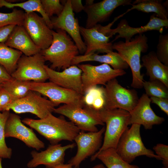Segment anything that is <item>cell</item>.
<instances>
[{
    "label": "cell",
    "mask_w": 168,
    "mask_h": 168,
    "mask_svg": "<svg viewBox=\"0 0 168 168\" xmlns=\"http://www.w3.org/2000/svg\"><path fill=\"white\" fill-rule=\"evenodd\" d=\"M22 122L36 131L51 145L58 144L63 140L72 142L81 131L71 121L56 117L52 113L42 119L26 118Z\"/></svg>",
    "instance_id": "obj_1"
},
{
    "label": "cell",
    "mask_w": 168,
    "mask_h": 168,
    "mask_svg": "<svg viewBox=\"0 0 168 168\" xmlns=\"http://www.w3.org/2000/svg\"><path fill=\"white\" fill-rule=\"evenodd\" d=\"M53 39L48 48L41 50L40 53L45 61L51 64L50 68L54 70L64 69L71 66L73 58L79 53L77 47L71 37L65 31L52 30Z\"/></svg>",
    "instance_id": "obj_2"
},
{
    "label": "cell",
    "mask_w": 168,
    "mask_h": 168,
    "mask_svg": "<svg viewBox=\"0 0 168 168\" xmlns=\"http://www.w3.org/2000/svg\"><path fill=\"white\" fill-rule=\"evenodd\" d=\"M147 42L145 35L140 34L129 41H120L113 44V49L118 51L130 68L132 75L131 86L135 89L143 87L144 80L140 72L142 67L140 63V56L141 53L146 52L148 50Z\"/></svg>",
    "instance_id": "obj_3"
},
{
    "label": "cell",
    "mask_w": 168,
    "mask_h": 168,
    "mask_svg": "<svg viewBox=\"0 0 168 168\" xmlns=\"http://www.w3.org/2000/svg\"><path fill=\"white\" fill-rule=\"evenodd\" d=\"M98 111L106 128L101 146L95 154L110 148L115 149L121 136L130 125V114L126 110L103 108Z\"/></svg>",
    "instance_id": "obj_4"
},
{
    "label": "cell",
    "mask_w": 168,
    "mask_h": 168,
    "mask_svg": "<svg viewBox=\"0 0 168 168\" xmlns=\"http://www.w3.org/2000/svg\"><path fill=\"white\" fill-rule=\"evenodd\" d=\"M141 125L133 124L124 132L117 144L115 150L124 161L130 164L138 156H146L150 158L161 159L144 146L140 133Z\"/></svg>",
    "instance_id": "obj_5"
},
{
    "label": "cell",
    "mask_w": 168,
    "mask_h": 168,
    "mask_svg": "<svg viewBox=\"0 0 168 168\" xmlns=\"http://www.w3.org/2000/svg\"><path fill=\"white\" fill-rule=\"evenodd\" d=\"M113 21L107 25L103 26L97 24L95 27L100 32L110 38L116 33H118L113 40V42L119 38L125 39V41L130 40L132 37L137 34L151 30H157L162 33L164 27H168V19L163 20L155 16V14L151 16L148 22L145 25L138 27H133L130 26L125 19L121 20L117 27L114 29L111 28L114 23Z\"/></svg>",
    "instance_id": "obj_6"
},
{
    "label": "cell",
    "mask_w": 168,
    "mask_h": 168,
    "mask_svg": "<svg viewBox=\"0 0 168 168\" xmlns=\"http://www.w3.org/2000/svg\"><path fill=\"white\" fill-rule=\"evenodd\" d=\"M105 86L104 108L120 109L130 112L137 104L139 98L136 91L123 87L116 78L110 81Z\"/></svg>",
    "instance_id": "obj_7"
},
{
    "label": "cell",
    "mask_w": 168,
    "mask_h": 168,
    "mask_svg": "<svg viewBox=\"0 0 168 168\" xmlns=\"http://www.w3.org/2000/svg\"><path fill=\"white\" fill-rule=\"evenodd\" d=\"M53 112L67 117L81 131L97 132L98 131L97 125H104L98 110L86 105L82 108L64 104L55 108Z\"/></svg>",
    "instance_id": "obj_8"
},
{
    "label": "cell",
    "mask_w": 168,
    "mask_h": 168,
    "mask_svg": "<svg viewBox=\"0 0 168 168\" xmlns=\"http://www.w3.org/2000/svg\"><path fill=\"white\" fill-rule=\"evenodd\" d=\"M30 90L47 97L57 106L61 103L82 108L85 105L83 95L51 82H37L31 81Z\"/></svg>",
    "instance_id": "obj_9"
},
{
    "label": "cell",
    "mask_w": 168,
    "mask_h": 168,
    "mask_svg": "<svg viewBox=\"0 0 168 168\" xmlns=\"http://www.w3.org/2000/svg\"><path fill=\"white\" fill-rule=\"evenodd\" d=\"M57 106L50 100L42 97L35 91H30L23 97L13 101L4 110H12L18 114L30 113L42 119L53 112Z\"/></svg>",
    "instance_id": "obj_10"
},
{
    "label": "cell",
    "mask_w": 168,
    "mask_h": 168,
    "mask_svg": "<svg viewBox=\"0 0 168 168\" xmlns=\"http://www.w3.org/2000/svg\"><path fill=\"white\" fill-rule=\"evenodd\" d=\"M45 60L40 53L31 56L22 55L16 69L11 75L15 79L35 82H44L49 79L44 68Z\"/></svg>",
    "instance_id": "obj_11"
},
{
    "label": "cell",
    "mask_w": 168,
    "mask_h": 168,
    "mask_svg": "<svg viewBox=\"0 0 168 168\" xmlns=\"http://www.w3.org/2000/svg\"><path fill=\"white\" fill-rule=\"evenodd\" d=\"M84 94L90 88L98 85L105 86L110 81L126 73L123 70H116L105 63L94 66L89 64H79Z\"/></svg>",
    "instance_id": "obj_12"
},
{
    "label": "cell",
    "mask_w": 168,
    "mask_h": 168,
    "mask_svg": "<svg viewBox=\"0 0 168 168\" xmlns=\"http://www.w3.org/2000/svg\"><path fill=\"white\" fill-rule=\"evenodd\" d=\"M104 127L95 132L86 133L81 131L74 139L77 149L75 156L68 162L73 168H79L82 162L86 158L95 154L102 145Z\"/></svg>",
    "instance_id": "obj_13"
},
{
    "label": "cell",
    "mask_w": 168,
    "mask_h": 168,
    "mask_svg": "<svg viewBox=\"0 0 168 168\" xmlns=\"http://www.w3.org/2000/svg\"><path fill=\"white\" fill-rule=\"evenodd\" d=\"M64 6L63 10L59 16L50 19L53 28L65 31L75 43L79 53L84 54L86 47L82 39L78 21L75 17L71 0H66Z\"/></svg>",
    "instance_id": "obj_14"
},
{
    "label": "cell",
    "mask_w": 168,
    "mask_h": 168,
    "mask_svg": "<svg viewBox=\"0 0 168 168\" xmlns=\"http://www.w3.org/2000/svg\"><path fill=\"white\" fill-rule=\"evenodd\" d=\"M23 26L41 50L46 49L51 45L53 39L52 30L42 16L34 12H25Z\"/></svg>",
    "instance_id": "obj_15"
},
{
    "label": "cell",
    "mask_w": 168,
    "mask_h": 168,
    "mask_svg": "<svg viewBox=\"0 0 168 168\" xmlns=\"http://www.w3.org/2000/svg\"><path fill=\"white\" fill-rule=\"evenodd\" d=\"M5 138L19 139L28 147L37 150L45 147L44 143L38 138L33 130L26 126L16 114L10 113L5 125Z\"/></svg>",
    "instance_id": "obj_16"
},
{
    "label": "cell",
    "mask_w": 168,
    "mask_h": 168,
    "mask_svg": "<svg viewBox=\"0 0 168 168\" xmlns=\"http://www.w3.org/2000/svg\"><path fill=\"white\" fill-rule=\"evenodd\" d=\"M131 0H104L84 6L83 11L87 15L85 28L94 27L98 23L106 21L114 10L121 6L131 5Z\"/></svg>",
    "instance_id": "obj_17"
},
{
    "label": "cell",
    "mask_w": 168,
    "mask_h": 168,
    "mask_svg": "<svg viewBox=\"0 0 168 168\" xmlns=\"http://www.w3.org/2000/svg\"><path fill=\"white\" fill-rule=\"evenodd\" d=\"M44 68L50 82L84 95L81 78L82 72L77 66L71 65L62 72L56 71L46 65Z\"/></svg>",
    "instance_id": "obj_18"
},
{
    "label": "cell",
    "mask_w": 168,
    "mask_h": 168,
    "mask_svg": "<svg viewBox=\"0 0 168 168\" xmlns=\"http://www.w3.org/2000/svg\"><path fill=\"white\" fill-rule=\"evenodd\" d=\"M76 146L74 143L62 146L57 144L49 145L46 150L38 152L35 151L31 152L32 159L27 164L29 168H35L43 165L46 168H52L64 163L66 151Z\"/></svg>",
    "instance_id": "obj_19"
},
{
    "label": "cell",
    "mask_w": 168,
    "mask_h": 168,
    "mask_svg": "<svg viewBox=\"0 0 168 168\" xmlns=\"http://www.w3.org/2000/svg\"><path fill=\"white\" fill-rule=\"evenodd\" d=\"M149 97L143 94L133 110L129 112L130 124H137L142 125L146 129H150L154 125L161 124L165 119L156 115L150 105Z\"/></svg>",
    "instance_id": "obj_20"
},
{
    "label": "cell",
    "mask_w": 168,
    "mask_h": 168,
    "mask_svg": "<svg viewBox=\"0 0 168 168\" xmlns=\"http://www.w3.org/2000/svg\"><path fill=\"white\" fill-rule=\"evenodd\" d=\"M79 30L86 47L84 55L113 51V44L109 41L110 37L100 32L95 27L87 29L80 26Z\"/></svg>",
    "instance_id": "obj_21"
},
{
    "label": "cell",
    "mask_w": 168,
    "mask_h": 168,
    "mask_svg": "<svg viewBox=\"0 0 168 168\" xmlns=\"http://www.w3.org/2000/svg\"><path fill=\"white\" fill-rule=\"evenodd\" d=\"M4 43L26 56L36 54L41 50L32 41L23 26L16 25Z\"/></svg>",
    "instance_id": "obj_22"
},
{
    "label": "cell",
    "mask_w": 168,
    "mask_h": 168,
    "mask_svg": "<svg viewBox=\"0 0 168 168\" xmlns=\"http://www.w3.org/2000/svg\"><path fill=\"white\" fill-rule=\"evenodd\" d=\"M87 61H96L110 65L116 70L127 69L129 66L117 52H110L105 54L100 55L97 53L77 55L72 59L71 65H77L80 63Z\"/></svg>",
    "instance_id": "obj_23"
},
{
    "label": "cell",
    "mask_w": 168,
    "mask_h": 168,
    "mask_svg": "<svg viewBox=\"0 0 168 168\" xmlns=\"http://www.w3.org/2000/svg\"><path fill=\"white\" fill-rule=\"evenodd\" d=\"M142 66L145 68L149 80H158L168 87V66L158 59L156 52L151 51L142 58Z\"/></svg>",
    "instance_id": "obj_24"
},
{
    "label": "cell",
    "mask_w": 168,
    "mask_h": 168,
    "mask_svg": "<svg viewBox=\"0 0 168 168\" xmlns=\"http://www.w3.org/2000/svg\"><path fill=\"white\" fill-rule=\"evenodd\" d=\"M132 7L125 12L135 9L144 12H154L156 16L163 19H168V8L160 0H136L131 4Z\"/></svg>",
    "instance_id": "obj_25"
},
{
    "label": "cell",
    "mask_w": 168,
    "mask_h": 168,
    "mask_svg": "<svg viewBox=\"0 0 168 168\" xmlns=\"http://www.w3.org/2000/svg\"><path fill=\"white\" fill-rule=\"evenodd\" d=\"M96 158L100 160L106 168H139L137 165H131L124 161L114 148H109L94 154L91 156V161Z\"/></svg>",
    "instance_id": "obj_26"
},
{
    "label": "cell",
    "mask_w": 168,
    "mask_h": 168,
    "mask_svg": "<svg viewBox=\"0 0 168 168\" xmlns=\"http://www.w3.org/2000/svg\"><path fill=\"white\" fill-rule=\"evenodd\" d=\"M22 53L10 48L4 43H0V65L10 75L17 67V63Z\"/></svg>",
    "instance_id": "obj_27"
},
{
    "label": "cell",
    "mask_w": 168,
    "mask_h": 168,
    "mask_svg": "<svg viewBox=\"0 0 168 168\" xmlns=\"http://www.w3.org/2000/svg\"><path fill=\"white\" fill-rule=\"evenodd\" d=\"M2 7L8 8L19 7L24 9L26 12H37L41 15L48 27L51 30L53 29L50 19L43 10L40 0H29L25 2L17 3H12L7 0H0V8Z\"/></svg>",
    "instance_id": "obj_28"
},
{
    "label": "cell",
    "mask_w": 168,
    "mask_h": 168,
    "mask_svg": "<svg viewBox=\"0 0 168 168\" xmlns=\"http://www.w3.org/2000/svg\"><path fill=\"white\" fill-rule=\"evenodd\" d=\"M31 81L12 78L2 84V87L10 94L13 101L21 99L30 90Z\"/></svg>",
    "instance_id": "obj_29"
},
{
    "label": "cell",
    "mask_w": 168,
    "mask_h": 168,
    "mask_svg": "<svg viewBox=\"0 0 168 168\" xmlns=\"http://www.w3.org/2000/svg\"><path fill=\"white\" fill-rule=\"evenodd\" d=\"M83 100L85 105L95 110H98L104 108L103 86H96L90 88L83 95Z\"/></svg>",
    "instance_id": "obj_30"
},
{
    "label": "cell",
    "mask_w": 168,
    "mask_h": 168,
    "mask_svg": "<svg viewBox=\"0 0 168 168\" xmlns=\"http://www.w3.org/2000/svg\"><path fill=\"white\" fill-rule=\"evenodd\" d=\"M146 94L149 97L168 99V87L158 80L144 81L143 84Z\"/></svg>",
    "instance_id": "obj_31"
},
{
    "label": "cell",
    "mask_w": 168,
    "mask_h": 168,
    "mask_svg": "<svg viewBox=\"0 0 168 168\" xmlns=\"http://www.w3.org/2000/svg\"><path fill=\"white\" fill-rule=\"evenodd\" d=\"M10 110L0 112V157L10 159L12 154V149L7 146L5 141V127L10 114Z\"/></svg>",
    "instance_id": "obj_32"
},
{
    "label": "cell",
    "mask_w": 168,
    "mask_h": 168,
    "mask_svg": "<svg viewBox=\"0 0 168 168\" xmlns=\"http://www.w3.org/2000/svg\"><path fill=\"white\" fill-rule=\"evenodd\" d=\"M25 12L13 9L10 13L0 12V28L9 25L23 26Z\"/></svg>",
    "instance_id": "obj_33"
},
{
    "label": "cell",
    "mask_w": 168,
    "mask_h": 168,
    "mask_svg": "<svg viewBox=\"0 0 168 168\" xmlns=\"http://www.w3.org/2000/svg\"><path fill=\"white\" fill-rule=\"evenodd\" d=\"M156 54L158 60L165 65L168 66V34H160L156 46Z\"/></svg>",
    "instance_id": "obj_34"
},
{
    "label": "cell",
    "mask_w": 168,
    "mask_h": 168,
    "mask_svg": "<svg viewBox=\"0 0 168 168\" xmlns=\"http://www.w3.org/2000/svg\"><path fill=\"white\" fill-rule=\"evenodd\" d=\"M40 2L43 10L50 18L54 15L59 16L64 8L59 0H40Z\"/></svg>",
    "instance_id": "obj_35"
},
{
    "label": "cell",
    "mask_w": 168,
    "mask_h": 168,
    "mask_svg": "<svg viewBox=\"0 0 168 168\" xmlns=\"http://www.w3.org/2000/svg\"><path fill=\"white\" fill-rule=\"evenodd\" d=\"M153 149L156 155L162 161L164 166L168 167V146L163 144L158 143L153 147Z\"/></svg>",
    "instance_id": "obj_36"
},
{
    "label": "cell",
    "mask_w": 168,
    "mask_h": 168,
    "mask_svg": "<svg viewBox=\"0 0 168 168\" xmlns=\"http://www.w3.org/2000/svg\"><path fill=\"white\" fill-rule=\"evenodd\" d=\"M13 101L10 94L2 87L0 89V112L4 111Z\"/></svg>",
    "instance_id": "obj_37"
},
{
    "label": "cell",
    "mask_w": 168,
    "mask_h": 168,
    "mask_svg": "<svg viewBox=\"0 0 168 168\" xmlns=\"http://www.w3.org/2000/svg\"><path fill=\"white\" fill-rule=\"evenodd\" d=\"M151 102L158 105L161 110L168 115V99L154 97H150Z\"/></svg>",
    "instance_id": "obj_38"
},
{
    "label": "cell",
    "mask_w": 168,
    "mask_h": 168,
    "mask_svg": "<svg viewBox=\"0 0 168 168\" xmlns=\"http://www.w3.org/2000/svg\"><path fill=\"white\" fill-rule=\"evenodd\" d=\"M15 25H12L0 28V43H5Z\"/></svg>",
    "instance_id": "obj_39"
},
{
    "label": "cell",
    "mask_w": 168,
    "mask_h": 168,
    "mask_svg": "<svg viewBox=\"0 0 168 168\" xmlns=\"http://www.w3.org/2000/svg\"><path fill=\"white\" fill-rule=\"evenodd\" d=\"M71 7L73 12L78 13L83 11L84 8L81 0H70Z\"/></svg>",
    "instance_id": "obj_40"
},
{
    "label": "cell",
    "mask_w": 168,
    "mask_h": 168,
    "mask_svg": "<svg viewBox=\"0 0 168 168\" xmlns=\"http://www.w3.org/2000/svg\"><path fill=\"white\" fill-rule=\"evenodd\" d=\"M12 77L6 70L0 65V85L11 80Z\"/></svg>",
    "instance_id": "obj_41"
},
{
    "label": "cell",
    "mask_w": 168,
    "mask_h": 168,
    "mask_svg": "<svg viewBox=\"0 0 168 168\" xmlns=\"http://www.w3.org/2000/svg\"><path fill=\"white\" fill-rule=\"evenodd\" d=\"M52 168H73L72 165L70 163L60 164Z\"/></svg>",
    "instance_id": "obj_42"
},
{
    "label": "cell",
    "mask_w": 168,
    "mask_h": 168,
    "mask_svg": "<svg viewBox=\"0 0 168 168\" xmlns=\"http://www.w3.org/2000/svg\"><path fill=\"white\" fill-rule=\"evenodd\" d=\"M94 0H86L85 6H89L92 5L94 3Z\"/></svg>",
    "instance_id": "obj_43"
},
{
    "label": "cell",
    "mask_w": 168,
    "mask_h": 168,
    "mask_svg": "<svg viewBox=\"0 0 168 168\" xmlns=\"http://www.w3.org/2000/svg\"><path fill=\"white\" fill-rule=\"evenodd\" d=\"M92 168H106L105 167L104 165L102 164H98L95 166H93Z\"/></svg>",
    "instance_id": "obj_44"
},
{
    "label": "cell",
    "mask_w": 168,
    "mask_h": 168,
    "mask_svg": "<svg viewBox=\"0 0 168 168\" xmlns=\"http://www.w3.org/2000/svg\"><path fill=\"white\" fill-rule=\"evenodd\" d=\"M2 158L0 157V168H2Z\"/></svg>",
    "instance_id": "obj_45"
},
{
    "label": "cell",
    "mask_w": 168,
    "mask_h": 168,
    "mask_svg": "<svg viewBox=\"0 0 168 168\" xmlns=\"http://www.w3.org/2000/svg\"><path fill=\"white\" fill-rule=\"evenodd\" d=\"M2 87V85H0V89Z\"/></svg>",
    "instance_id": "obj_46"
},
{
    "label": "cell",
    "mask_w": 168,
    "mask_h": 168,
    "mask_svg": "<svg viewBox=\"0 0 168 168\" xmlns=\"http://www.w3.org/2000/svg\"><path fill=\"white\" fill-rule=\"evenodd\" d=\"M162 168H168V167L164 166V167H163Z\"/></svg>",
    "instance_id": "obj_47"
}]
</instances>
